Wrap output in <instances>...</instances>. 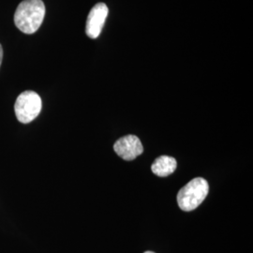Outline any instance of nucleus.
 I'll return each instance as SVG.
<instances>
[{"mask_svg":"<svg viewBox=\"0 0 253 253\" xmlns=\"http://www.w3.org/2000/svg\"><path fill=\"white\" fill-rule=\"evenodd\" d=\"M45 6L42 0H24L14 13V24L25 34H33L42 26Z\"/></svg>","mask_w":253,"mask_h":253,"instance_id":"obj_1","label":"nucleus"},{"mask_svg":"<svg viewBox=\"0 0 253 253\" xmlns=\"http://www.w3.org/2000/svg\"><path fill=\"white\" fill-rule=\"evenodd\" d=\"M114 150L125 161H133L144 152L140 139L135 135H126L118 139L114 145Z\"/></svg>","mask_w":253,"mask_h":253,"instance_id":"obj_5","label":"nucleus"},{"mask_svg":"<svg viewBox=\"0 0 253 253\" xmlns=\"http://www.w3.org/2000/svg\"><path fill=\"white\" fill-rule=\"evenodd\" d=\"M145 253H153V252H145Z\"/></svg>","mask_w":253,"mask_h":253,"instance_id":"obj_8","label":"nucleus"},{"mask_svg":"<svg viewBox=\"0 0 253 253\" xmlns=\"http://www.w3.org/2000/svg\"><path fill=\"white\" fill-rule=\"evenodd\" d=\"M2 58H3V49H2V46L0 44V66L2 63Z\"/></svg>","mask_w":253,"mask_h":253,"instance_id":"obj_7","label":"nucleus"},{"mask_svg":"<svg viewBox=\"0 0 253 253\" xmlns=\"http://www.w3.org/2000/svg\"><path fill=\"white\" fill-rule=\"evenodd\" d=\"M41 97L34 91L27 90L19 95L14 104V111L19 122L27 124L33 121L42 111Z\"/></svg>","mask_w":253,"mask_h":253,"instance_id":"obj_3","label":"nucleus"},{"mask_svg":"<svg viewBox=\"0 0 253 253\" xmlns=\"http://www.w3.org/2000/svg\"><path fill=\"white\" fill-rule=\"evenodd\" d=\"M108 13V7L104 3H98L91 9L85 26V33L90 39L100 36Z\"/></svg>","mask_w":253,"mask_h":253,"instance_id":"obj_4","label":"nucleus"},{"mask_svg":"<svg viewBox=\"0 0 253 253\" xmlns=\"http://www.w3.org/2000/svg\"><path fill=\"white\" fill-rule=\"evenodd\" d=\"M209 185L202 177H196L184 186L177 194V203L180 209L190 212L198 208L207 198Z\"/></svg>","mask_w":253,"mask_h":253,"instance_id":"obj_2","label":"nucleus"},{"mask_svg":"<svg viewBox=\"0 0 253 253\" xmlns=\"http://www.w3.org/2000/svg\"><path fill=\"white\" fill-rule=\"evenodd\" d=\"M176 161L174 158L169 156H161L155 160L151 165V170L158 176H167L175 171Z\"/></svg>","mask_w":253,"mask_h":253,"instance_id":"obj_6","label":"nucleus"}]
</instances>
